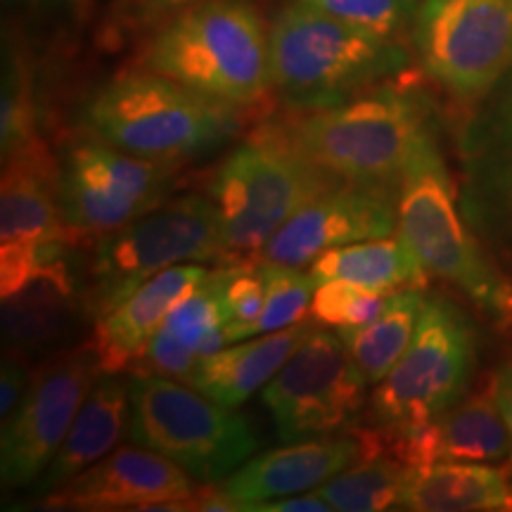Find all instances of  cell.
<instances>
[{"mask_svg": "<svg viewBox=\"0 0 512 512\" xmlns=\"http://www.w3.org/2000/svg\"><path fill=\"white\" fill-rule=\"evenodd\" d=\"M197 363H200V354L181 339L159 328L155 337L147 342L143 354H140L133 366L128 368L131 375H159L171 377V380L188 384L190 375L195 373Z\"/></svg>", "mask_w": 512, "mask_h": 512, "instance_id": "obj_34", "label": "cell"}, {"mask_svg": "<svg viewBox=\"0 0 512 512\" xmlns=\"http://www.w3.org/2000/svg\"><path fill=\"white\" fill-rule=\"evenodd\" d=\"M31 384V370L27 358L5 351L3 368H0V415L8 420L19 401L24 399Z\"/></svg>", "mask_w": 512, "mask_h": 512, "instance_id": "obj_36", "label": "cell"}, {"mask_svg": "<svg viewBox=\"0 0 512 512\" xmlns=\"http://www.w3.org/2000/svg\"><path fill=\"white\" fill-rule=\"evenodd\" d=\"M330 510H332L330 505L325 503L316 491L275 498V501H266V503H254L247 508V512H330Z\"/></svg>", "mask_w": 512, "mask_h": 512, "instance_id": "obj_37", "label": "cell"}, {"mask_svg": "<svg viewBox=\"0 0 512 512\" xmlns=\"http://www.w3.org/2000/svg\"><path fill=\"white\" fill-rule=\"evenodd\" d=\"M460 159L465 219L479 240L512 264V143L463 131Z\"/></svg>", "mask_w": 512, "mask_h": 512, "instance_id": "obj_23", "label": "cell"}, {"mask_svg": "<svg viewBox=\"0 0 512 512\" xmlns=\"http://www.w3.org/2000/svg\"><path fill=\"white\" fill-rule=\"evenodd\" d=\"M411 34L427 76L467 105L512 69V0H420Z\"/></svg>", "mask_w": 512, "mask_h": 512, "instance_id": "obj_10", "label": "cell"}, {"mask_svg": "<svg viewBox=\"0 0 512 512\" xmlns=\"http://www.w3.org/2000/svg\"><path fill=\"white\" fill-rule=\"evenodd\" d=\"M128 396V441L169 458L204 486L223 482L259 448L245 415L185 382L131 375Z\"/></svg>", "mask_w": 512, "mask_h": 512, "instance_id": "obj_8", "label": "cell"}, {"mask_svg": "<svg viewBox=\"0 0 512 512\" xmlns=\"http://www.w3.org/2000/svg\"><path fill=\"white\" fill-rule=\"evenodd\" d=\"M143 67L233 107H254L273 88L268 31L252 0H202L164 19Z\"/></svg>", "mask_w": 512, "mask_h": 512, "instance_id": "obj_2", "label": "cell"}, {"mask_svg": "<svg viewBox=\"0 0 512 512\" xmlns=\"http://www.w3.org/2000/svg\"><path fill=\"white\" fill-rule=\"evenodd\" d=\"M67 226L60 202V171L46 145L3 159L0 183V294L12 297L67 259Z\"/></svg>", "mask_w": 512, "mask_h": 512, "instance_id": "obj_13", "label": "cell"}, {"mask_svg": "<svg viewBox=\"0 0 512 512\" xmlns=\"http://www.w3.org/2000/svg\"><path fill=\"white\" fill-rule=\"evenodd\" d=\"M342 181L318 169L278 124H264L216 169L209 197L219 209L230 259L256 256L287 221Z\"/></svg>", "mask_w": 512, "mask_h": 512, "instance_id": "obj_7", "label": "cell"}, {"mask_svg": "<svg viewBox=\"0 0 512 512\" xmlns=\"http://www.w3.org/2000/svg\"><path fill=\"white\" fill-rule=\"evenodd\" d=\"M477 373V328L448 297H425L411 347L375 384L368 418L380 441L420 432L458 406Z\"/></svg>", "mask_w": 512, "mask_h": 512, "instance_id": "obj_6", "label": "cell"}, {"mask_svg": "<svg viewBox=\"0 0 512 512\" xmlns=\"http://www.w3.org/2000/svg\"><path fill=\"white\" fill-rule=\"evenodd\" d=\"M309 273L318 285L339 278L389 292L406 290V287L425 290L430 275L399 233L332 247L311 261Z\"/></svg>", "mask_w": 512, "mask_h": 512, "instance_id": "obj_25", "label": "cell"}, {"mask_svg": "<svg viewBox=\"0 0 512 512\" xmlns=\"http://www.w3.org/2000/svg\"><path fill=\"white\" fill-rule=\"evenodd\" d=\"M361 434L368 444L389 451L408 467L430 465L437 460L498 463L512 453V439L496 403L494 384H489L484 392L465 396L458 406L411 437L380 441L373 430Z\"/></svg>", "mask_w": 512, "mask_h": 512, "instance_id": "obj_18", "label": "cell"}, {"mask_svg": "<svg viewBox=\"0 0 512 512\" xmlns=\"http://www.w3.org/2000/svg\"><path fill=\"white\" fill-rule=\"evenodd\" d=\"M394 233H399V190L342 181L299 209L261 249L259 261L302 268L332 247Z\"/></svg>", "mask_w": 512, "mask_h": 512, "instance_id": "obj_15", "label": "cell"}, {"mask_svg": "<svg viewBox=\"0 0 512 512\" xmlns=\"http://www.w3.org/2000/svg\"><path fill=\"white\" fill-rule=\"evenodd\" d=\"M465 133L512 143V69L477 102V110L467 119Z\"/></svg>", "mask_w": 512, "mask_h": 512, "instance_id": "obj_35", "label": "cell"}, {"mask_svg": "<svg viewBox=\"0 0 512 512\" xmlns=\"http://www.w3.org/2000/svg\"><path fill=\"white\" fill-rule=\"evenodd\" d=\"M202 3V0H136L133 5V12H136V19L143 24H155L164 22L176 12H181L190 5Z\"/></svg>", "mask_w": 512, "mask_h": 512, "instance_id": "obj_38", "label": "cell"}, {"mask_svg": "<svg viewBox=\"0 0 512 512\" xmlns=\"http://www.w3.org/2000/svg\"><path fill=\"white\" fill-rule=\"evenodd\" d=\"M264 278L259 264L240 261L226 290V335L230 344L256 335L261 311H264Z\"/></svg>", "mask_w": 512, "mask_h": 512, "instance_id": "obj_33", "label": "cell"}, {"mask_svg": "<svg viewBox=\"0 0 512 512\" xmlns=\"http://www.w3.org/2000/svg\"><path fill=\"white\" fill-rule=\"evenodd\" d=\"M294 3L323 12L349 27L396 41L406 34V29H413L420 0H294Z\"/></svg>", "mask_w": 512, "mask_h": 512, "instance_id": "obj_32", "label": "cell"}, {"mask_svg": "<svg viewBox=\"0 0 512 512\" xmlns=\"http://www.w3.org/2000/svg\"><path fill=\"white\" fill-rule=\"evenodd\" d=\"M422 302H425V290H418V287L396 290L380 316H375L370 323L337 330L370 387L380 384L392 373V368L411 347Z\"/></svg>", "mask_w": 512, "mask_h": 512, "instance_id": "obj_26", "label": "cell"}, {"mask_svg": "<svg viewBox=\"0 0 512 512\" xmlns=\"http://www.w3.org/2000/svg\"><path fill=\"white\" fill-rule=\"evenodd\" d=\"M313 330L311 320H302L292 328L228 344L226 349L200 358L188 384L221 406L240 408L280 373L287 358L302 347Z\"/></svg>", "mask_w": 512, "mask_h": 512, "instance_id": "obj_21", "label": "cell"}, {"mask_svg": "<svg viewBox=\"0 0 512 512\" xmlns=\"http://www.w3.org/2000/svg\"><path fill=\"white\" fill-rule=\"evenodd\" d=\"M197 482L150 448L131 444L46 496L53 510H197Z\"/></svg>", "mask_w": 512, "mask_h": 512, "instance_id": "obj_16", "label": "cell"}, {"mask_svg": "<svg viewBox=\"0 0 512 512\" xmlns=\"http://www.w3.org/2000/svg\"><path fill=\"white\" fill-rule=\"evenodd\" d=\"M29 3H64V0H29Z\"/></svg>", "mask_w": 512, "mask_h": 512, "instance_id": "obj_40", "label": "cell"}, {"mask_svg": "<svg viewBox=\"0 0 512 512\" xmlns=\"http://www.w3.org/2000/svg\"><path fill=\"white\" fill-rule=\"evenodd\" d=\"M86 302H79L67 259L48 266L17 294L3 299L5 351L22 358L50 354L67 342Z\"/></svg>", "mask_w": 512, "mask_h": 512, "instance_id": "obj_20", "label": "cell"}, {"mask_svg": "<svg viewBox=\"0 0 512 512\" xmlns=\"http://www.w3.org/2000/svg\"><path fill=\"white\" fill-rule=\"evenodd\" d=\"M83 126L128 155L178 164L219 150L240 131L242 117L240 107L143 67L100 86L83 107Z\"/></svg>", "mask_w": 512, "mask_h": 512, "instance_id": "obj_3", "label": "cell"}, {"mask_svg": "<svg viewBox=\"0 0 512 512\" xmlns=\"http://www.w3.org/2000/svg\"><path fill=\"white\" fill-rule=\"evenodd\" d=\"M211 261H233L214 200L204 195L166 200L140 219L102 235L93 254L91 285L83 297L86 311L100 318L166 268Z\"/></svg>", "mask_w": 512, "mask_h": 512, "instance_id": "obj_9", "label": "cell"}, {"mask_svg": "<svg viewBox=\"0 0 512 512\" xmlns=\"http://www.w3.org/2000/svg\"><path fill=\"white\" fill-rule=\"evenodd\" d=\"M278 126L309 162L337 181L394 190L418 147L437 133L430 98L411 86H377Z\"/></svg>", "mask_w": 512, "mask_h": 512, "instance_id": "obj_1", "label": "cell"}, {"mask_svg": "<svg viewBox=\"0 0 512 512\" xmlns=\"http://www.w3.org/2000/svg\"><path fill=\"white\" fill-rule=\"evenodd\" d=\"M361 458V439L349 434L287 441L285 446L271 448L242 463L233 475L223 479L219 491L235 510H247L254 503L316 491Z\"/></svg>", "mask_w": 512, "mask_h": 512, "instance_id": "obj_17", "label": "cell"}, {"mask_svg": "<svg viewBox=\"0 0 512 512\" xmlns=\"http://www.w3.org/2000/svg\"><path fill=\"white\" fill-rule=\"evenodd\" d=\"M368 387L339 332L316 328L261 389V401L287 444L354 427L368 408Z\"/></svg>", "mask_w": 512, "mask_h": 512, "instance_id": "obj_11", "label": "cell"}, {"mask_svg": "<svg viewBox=\"0 0 512 512\" xmlns=\"http://www.w3.org/2000/svg\"><path fill=\"white\" fill-rule=\"evenodd\" d=\"M41 145L36 126V105L31 95L29 72L15 53L5 55L3 112H0V152L3 159Z\"/></svg>", "mask_w": 512, "mask_h": 512, "instance_id": "obj_30", "label": "cell"}, {"mask_svg": "<svg viewBox=\"0 0 512 512\" xmlns=\"http://www.w3.org/2000/svg\"><path fill=\"white\" fill-rule=\"evenodd\" d=\"M399 235L434 278L463 292L494 323L512 325V278L486 254L432 133L399 183Z\"/></svg>", "mask_w": 512, "mask_h": 512, "instance_id": "obj_5", "label": "cell"}, {"mask_svg": "<svg viewBox=\"0 0 512 512\" xmlns=\"http://www.w3.org/2000/svg\"><path fill=\"white\" fill-rule=\"evenodd\" d=\"M128 415H131L128 380L119 375H100L83 401L72 430L64 437L60 451L38 477V494H53L83 470L110 456L121 441L128 439Z\"/></svg>", "mask_w": 512, "mask_h": 512, "instance_id": "obj_22", "label": "cell"}, {"mask_svg": "<svg viewBox=\"0 0 512 512\" xmlns=\"http://www.w3.org/2000/svg\"><path fill=\"white\" fill-rule=\"evenodd\" d=\"M408 467L382 448L366 451L349 470L316 489V494L339 512L399 510Z\"/></svg>", "mask_w": 512, "mask_h": 512, "instance_id": "obj_27", "label": "cell"}, {"mask_svg": "<svg viewBox=\"0 0 512 512\" xmlns=\"http://www.w3.org/2000/svg\"><path fill=\"white\" fill-rule=\"evenodd\" d=\"M235 268L238 264L209 268L200 283L174 304L162 328L195 351L209 335L226 328V290Z\"/></svg>", "mask_w": 512, "mask_h": 512, "instance_id": "obj_28", "label": "cell"}, {"mask_svg": "<svg viewBox=\"0 0 512 512\" xmlns=\"http://www.w3.org/2000/svg\"><path fill=\"white\" fill-rule=\"evenodd\" d=\"M271 81L287 107L323 110L373 91L406 69L408 53L394 38L349 27L299 3L285 5L268 29Z\"/></svg>", "mask_w": 512, "mask_h": 512, "instance_id": "obj_4", "label": "cell"}, {"mask_svg": "<svg viewBox=\"0 0 512 512\" xmlns=\"http://www.w3.org/2000/svg\"><path fill=\"white\" fill-rule=\"evenodd\" d=\"M508 510H512V482H510V503H508Z\"/></svg>", "mask_w": 512, "mask_h": 512, "instance_id": "obj_41", "label": "cell"}, {"mask_svg": "<svg viewBox=\"0 0 512 512\" xmlns=\"http://www.w3.org/2000/svg\"><path fill=\"white\" fill-rule=\"evenodd\" d=\"M261 278H264V311L256 323V335L264 332H278L306 320L311 313L313 292H316V278L309 271H299L297 266L271 264L259 261Z\"/></svg>", "mask_w": 512, "mask_h": 512, "instance_id": "obj_29", "label": "cell"}, {"mask_svg": "<svg viewBox=\"0 0 512 512\" xmlns=\"http://www.w3.org/2000/svg\"><path fill=\"white\" fill-rule=\"evenodd\" d=\"M491 384H494V394H496V403L501 408V415L508 425L510 439H512V356L503 363L501 368L496 370V375L491 377ZM510 472H512V453H510Z\"/></svg>", "mask_w": 512, "mask_h": 512, "instance_id": "obj_39", "label": "cell"}, {"mask_svg": "<svg viewBox=\"0 0 512 512\" xmlns=\"http://www.w3.org/2000/svg\"><path fill=\"white\" fill-rule=\"evenodd\" d=\"M176 166L128 155L93 136L79 140L64 152L60 169L64 221L72 233L102 238L169 200Z\"/></svg>", "mask_w": 512, "mask_h": 512, "instance_id": "obj_12", "label": "cell"}, {"mask_svg": "<svg viewBox=\"0 0 512 512\" xmlns=\"http://www.w3.org/2000/svg\"><path fill=\"white\" fill-rule=\"evenodd\" d=\"M508 503L510 482L503 470L484 463L437 460L408 470L399 510H508Z\"/></svg>", "mask_w": 512, "mask_h": 512, "instance_id": "obj_24", "label": "cell"}, {"mask_svg": "<svg viewBox=\"0 0 512 512\" xmlns=\"http://www.w3.org/2000/svg\"><path fill=\"white\" fill-rule=\"evenodd\" d=\"M207 273L209 268L204 264L166 268L128 294L110 313L95 318V330L88 342L98 354L102 375H119L131 368L147 342L162 328L174 304Z\"/></svg>", "mask_w": 512, "mask_h": 512, "instance_id": "obj_19", "label": "cell"}, {"mask_svg": "<svg viewBox=\"0 0 512 512\" xmlns=\"http://www.w3.org/2000/svg\"><path fill=\"white\" fill-rule=\"evenodd\" d=\"M392 292L351 283V280H325L316 287L311 302V316L328 328H356L366 325L387 306Z\"/></svg>", "mask_w": 512, "mask_h": 512, "instance_id": "obj_31", "label": "cell"}, {"mask_svg": "<svg viewBox=\"0 0 512 512\" xmlns=\"http://www.w3.org/2000/svg\"><path fill=\"white\" fill-rule=\"evenodd\" d=\"M102 375L91 342L62 351L31 377L15 413L3 420L0 477L10 489L36 484L72 430L83 401Z\"/></svg>", "mask_w": 512, "mask_h": 512, "instance_id": "obj_14", "label": "cell"}]
</instances>
